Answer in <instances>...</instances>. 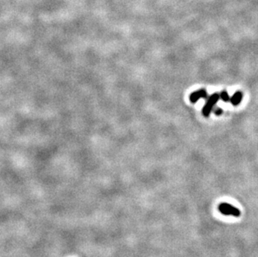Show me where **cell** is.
Returning <instances> with one entry per match:
<instances>
[{
	"instance_id": "cell-2",
	"label": "cell",
	"mask_w": 258,
	"mask_h": 257,
	"mask_svg": "<svg viewBox=\"0 0 258 257\" xmlns=\"http://www.w3.org/2000/svg\"><path fill=\"white\" fill-rule=\"evenodd\" d=\"M218 210L224 215H231L234 217H239L241 215L240 210H238L236 207L232 206L230 204H221L218 206Z\"/></svg>"
},
{
	"instance_id": "cell-1",
	"label": "cell",
	"mask_w": 258,
	"mask_h": 257,
	"mask_svg": "<svg viewBox=\"0 0 258 257\" xmlns=\"http://www.w3.org/2000/svg\"><path fill=\"white\" fill-rule=\"evenodd\" d=\"M220 99V94H211V96H209L206 99V102L205 104L204 107L202 109V114L204 116H209L210 113L211 112V110H213V108L216 105V104L217 103L218 100Z\"/></svg>"
},
{
	"instance_id": "cell-4",
	"label": "cell",
	"mask_w": 258,
	"mask_h": 257,
	"mask_svg": "<svg viewBox=\"0 0 258 257\" xmlns=\"http://www.w3.org/2000/svg\"><path fill=\"white\" fill-rule=\"evenodd\" d=\"M242 97L243 94L242 93L241 91H237L236 92L235 94H233L232 97L231 98L230 102L231 103V105H234V106H237L241 104V102L242 100Z\"/></svg>"
},
{
	"instance_id": "cell-5",
	"label": "cell",
	"mask_w": 258,
	"mask_h": 257,
	"mask_svg": "<svg viewBox=\"0 0 258 257\" xmlns=\"http://www.w3.org/2000/svg\"><path fill=\"white\" fill-rule=\"evenodd\" d=\"M220 99L224 102H230L231 97L226 91H222L220 94Z\"/></svg>"
},
{
	"instance_id": "cell-6",
	"label": "cell",
	"mask_w": 258,
	"mask_h": 257,
	"mask_svg": "<svg viewBox=\"0 0 258 257\" xmlns=\"http://www.w3.org/2000/svg\"><path fill=\"white\" fill-rule=\"evenodd\" d=\"M213 110V112H214L215 115H217V116H219V115H221V114H222V110L219 107L213 108V110Z\"/></svg>"
},
{
	"instance_id": "cell-3",
	"label": "cell",
	"mask_w": 258,
	"mask_h": 257,
	"mask_svg": "<svg viewBox=\"0 0 258 257\" xmlns=\"http://www.w3.org/2000/svg\"><path fill=\"white\" fill-rule=\"evenodd\" d=\"M208 97L209 96H208L206 90L205 89H201L191 94L190 100L191 103H196L200 99H207Z\"/></svg>"
}]
</instances>
